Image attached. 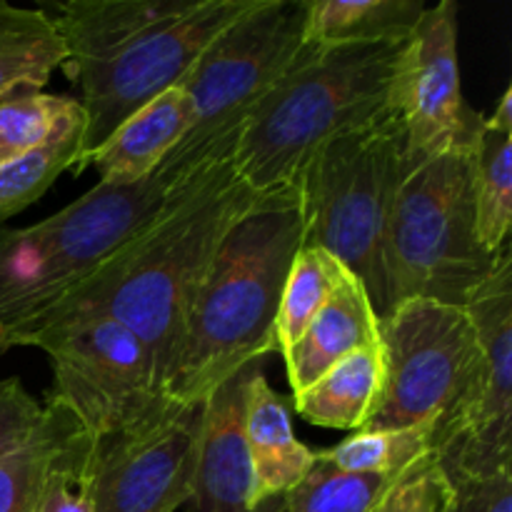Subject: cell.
<instances>
[{
  "label": "cell",
  "instance_id": "1",
  "mask_svg": "<svg viewBox=\"0 0 512 512\" xmlns=\"http://www.w3.org/2000/svg\"><path fill=\"white\" fill-rule=\"evenodd\" d=\"M260 198L263 193L238 178L233 158L178 185L133 243L60 300L28 333L78 315L118 320L145 345L165 393L195 293L225 235ZM28 333L20 335L18 345Z\"/></svg>",
  "mask_w": 512,
  "mask_h": 512
},
{
  "label": "cell",
  "instance_id": "2",
  "mask_svg": "<svg viewBox=\"0 0 512 512\" xmlns=\"http://www.w3.org/2000/svg\"><path fill=\"white\" fill-rule=\"evenodd\" d=\"M260 0H68L43 10L65 43L85 113L75 175L123 120L183 85L200 55Z\"/></svg>",
  "mask_w": 512,
  "mask_h": 512
},
{
  "label": "cell",
  "instance_id": "3",
  "mask_svg": "<svg viewBox=\"0 0 512 512\" xmlns=\"http://www.w3.org/2000/svg\"><path fill=\"white\" fill-rule=\"evenodd\" d=\"M305 245L298 183L263 193L220 243L185 320L165 395L193 405L275 350L280 295Z\"/></svg>",
  "mask_w": 512,
  "mask_h": 512
},
{
  "label": "cell",
  "instance_id": "4",
  "mask_svg": "<svg viewBox=\"0 0 512 512\" xmlns=\"http://www.w3.org/2000/svg\"><path fill=\"white\" fill-rule=\"evenodd\" d=\"M405 43L308 40L245 123L233 153L238 178L255 193L283 188L325 143L398 115L395 80Z\"/></svg>",
  "mask_w": 512,
  "mask_h": 512
},
{
  "label": "cell",
  "instance_id": "5",
  "mask_svg": "<svg viewBox=\"0 0 512 512\" xmlns=\"http://www.w3.org/2000/svg\"><path fill=\"white\" fill-rule=\"evenodd\" d=\"M310 0H260L205 48L183 80L190 128L153 175L175 190L233 158L250 115L308 43Z\"/></svg>",
  "mask_w": 512,
  "mask_h": 512
},
{
  "label": "cell",
  "instance_id": "6",
  "mask_svg": "<svg viewBox=\"0 0 512 512\" xmlns=\"http://www.w3.org/2000/svg\"><path fill=\"white\" fill-rule=\"evenodd\" d=\"M498 258L475 225V148L408 160L385 240L390 310L415 298L463 308Z\"/></svg>",
  "mask_w": 512,
  "mask_h": 512
},
{
  "label": "cell",
  "instance_id": "7",
  "mask_svg": "<svg viewBox=\"0 0 512 512\" xmlns=\"http://www.w3.org/2000/svg\"><path fill=\"white\" fill-rule=\"evenodd\" d=\"M408 170L405 128L398 115L325 143L298 178L305 213V245L338 258L368 290L378 320L390 313V210Z\"/></svg>",
  "mask_w": 512,
  "mask_h": 512
},
{
  "label": "cell",
  "instance_id": "8",
  "mask_svg": "<svg viewBox=\"0 0 512 512\" xmlns=\"http://www.w3.org/2000/svg\"><path fill=\"white\" fill-rule=\"evenodd\" d=\"M20 345L50 358L53 393L93 440L125 433L168 408L153 360L123 323L105 315H78L43 325Z\"/></svg>",
  "mask_w": 512,
  "mask_h": 512
},
{
  "label": "cell",
  "instance_id": "9",
  "mask_svg": "<svg viewBox=\"0 0 512 512\" xmlns=\"http://www.w3.org/2000/svg\"><path fill=\"white\" fill-rule=\"evenodd\" d=\"M478 363L458 403L435 423L430 450L448 480L512 473V245L465 300Z\"/></svg>",
  "mask_w": 512,
  "mask_h": 512
},
{
  "label": "cell",
  "instance_id": "10",
  "mask_svg": "<svg viewBox=\"0 0 512 512\" xmlns=\"http://www.w3.org/2000/svg\"><path fill=\"white\" fill-rule=\"evenodd\" d=\"M378 335L383 388L360 430L435 428L460 400L478 363V335L468 310L438 300H405L378 320Z\"/></svg>",
  "mask_w": 512,
  "mask_h": 512
},
{
  "label": "cell",
  "instance_id": "11",
  "mask_svg": "<svg viewBox=\"0 0 512 512\" xmlns=\"http://www.w3.org/2000/svg\"><path fill=\"white\" fill-rule=\"evenodd\" d=\"M208 400L95 440L93 512H175L193 495Z\"/></svg>",
  "mask_w": 512,
  "mask_h": 512
},
{
  "label": "cell",
  "instance_id": "12",
  "mask_svg": "<svg viewBox=\"0 0 512 512\" xmlns=\"http://www.w3.org/2000/svg\"><path fill=\"white\" fill-rule=\"evenodd\" d=\"M395 113L405 128L408 160L475 148L485 115L463 98L458 63V5L425 8L403 50L395 80Z\"/></svg>",
  "mask_w": 512,
  "mask_h": 512
},
{
  "label": "cell",
  "instance_id": "13",
  "mask_svg": "<svg viewBox=\"0 0 512 512\" xmlns=\"http://www.w3.org/2000/svg\"><path fill=\"white\" fill-rule=\"evenodd\" d=\"M258 365V363H255ZM255 365L208 395L198 468L188 512H273L285 498L255 503V480L245 445V388Z\"/></svg>",
  "mask_w": 512,
  "mask_h": 512
},
{
  "label": "cell",
  "instance_id": "14",
  "mask_svg": "<svg viewBox=\"0 0 512 512\" xmlns=\"http://www.w3.org/2000/svg\"><path fill=\"white\" fill-rule=\"evenodd\" d=\"M370 345H380L378 315L365 285L345 270L328 303L283 355L293 395L313 385L343 358Z\"/></svg>",
  "mask_w": 512,
  "mask_h": 512
},
{
  "label": "cell",
  "instance_id": "15",
  "mask_svg": "<svg viewBox=\"0 0 512 512\" xmlns=\"http://www.w3.org/2000/svg\"><path fill=\"white\" fill-rule=\"evenodd\" d=\"M190 115L193 110L183 85L165 90L123 120L113 135L90 153L85 168L98 170L100 183L105 185H133L150 178L188 133Z\"/></svg>",
  "mask_w": 512,
  "mask_h": 512
},
{
  "label": "cell",
  "instance_id": "16",
  "mask_svg": "<svg viewBox=\"0 0 512 512\" xmlns=\"http://www.w3.org/2000/svg\"><path fill=\"white\" fill-rule=\"evenodd\" d=\"M245 445L253 465L258 505L285 498L315 463V450L295 438L288 403L270 388L258 365L245 388Z\"/></svg>",
  "mask_w": 512,
  "mask_h": 512
},
{
  "label": "cell",
  "instance_id": "17",
  "mask_svg": "<svg viewBox=\"0 0 512 512\" xmlns=\"http://www.w3.org/2000/svg\"><path fill=\"white\" fill-rule=\"evenodd\" d=\"M70 290L43 225L0 228V328L15 330V345Z\"/></svg>",
  "mask_w": 512,
  "mask_h": 512
},
{
  "label": "cell",
  "instance_id": "18",
  "mask_svg": "<svg viewBox=\"0 0 512 512\" xmlns=\"http://www.w3.org/2000/svg\"><path fill=\"white\" fill-rule=\"evenodd\" d=\"M383 388L380 345L358 350L320 375L313 385L293 395L300 418L320 428L360 430L373 413Z\"/></svg>",
  "mask_w": 512,
  "mask_h": 512
},
{
  "label": "cell",
  "instance_id": "19",
  "mask_svg": "<svg viewBox=\"0 0 512 512\" xmlns=\"http://www.w3.org/2000/svg\"><path fill=\"white\" fill-rule=\"evenodd\" d=\"M475 225L488 253L498 255L510 243L512 228V88L485 115L475 145Z\"/></svg>",
  "mask_w": 512,
  "mask_h": 512
},
{
  "label": "cell",
  "instance_id": "20",
  "mask_svg": "<svg viewBox=\"0 0 512 512\" xmlns=\"http://www.w3.org/2000/svg\"><path fill=\"white\" fill-rule=\"evenodd\" d=\"M63 60L65 43L43 8H15L0 0V103L40 93Z\"/></svg>",
  "mask_w": 512,
  "mask_h": 512
},
{
  "label": "cell",
  "instance_id": "21",
  "mask_svg": "<svg viewBox=\"0 0 512 512\" xmlns=\"http://www.w3.org/2000/svg\"><path fill=\"white\" fill-rule=\"evenodd\" d=\"M423 0H310L308 40L318 45L403 43L418 28Z\"/></svg>",
  "mask_w": 512,
  "mask_h": 512
},
{
  "label": "cell",
  "instance_id": "22",
  "mask_svg": "<svg viewBox=\"0 0 512 512\" xmlns=\"http://www.w3.org/2000/svg\"><path fill=\"white\" fill-rule=\"evenodd\" d=\"M83 130L85 113L78 103V108L65 115L48 145L18 160L0 163V225L33 205L65 170L75 173Z\"/></svg>",
  "mask_w": 512,
  "mask_h": 512
},
{
  "label": "cell",
  "instance_id": "23",
  "mask_svg": "<svg viewBox=\"0 0 512 512\" xmlns=\"http://www.w3.org/2000/svg\"><path fill=\"white\" fill-rule=\"evenodd\" d=\"M78 430V420L63 405L48 400L43 423L33 438L0 463V512L38 510L50 465Z\"/></svg>",
  "mask_w": 512,
  "mask_h": 512
},
{
  "label": "cell",
  "instance_id": "24",
  "mask_svg": "<svg viewBox=\"0 0 512 512\" xmlns=\"http://www.w3.org/2000/svg\"><path fill=\"white\" fill-rule=\"evenodd\" d=\"M345 270L348 268L325 250L313 248V245L300 248L288 280H285L278 318H275V350L278 353L285 355L290 345L298 343L310 320L328 303Z\"/></svg>",
  "mask_w": 512,
  "mask_h": 512
},
{
  "label": "cell",
  "instance_id": "25",
  "mask_svg": "<svg viewBox=\"0 0 512 512\" xmlns=\"http://www.w3.org/2000/svg\"><path fill=\"white\" fill-rule=\"evenodd\" d=\"M395 475L345 473L315 450V463L285 495L283 512H375Z\"/></svg>",
  "mask_w": 512,
  "mask_h": 512
},
{
  "label": "cell",
  "instance_id": "26",
  "mask_svg": "<svg viewBox=\"0 0 512 512\" xmlns=\"http://www.w3.org/2000/svg\"><path fill=\"white\" fill-rule=\"evenodd\" d=\"M433 425L408 430H355L335 448L320 450L345 473L398 475L430 453Z\"/></svg>",
  "mask_w": 512,
  "mask_h": 512
},
{
  "label": "cell",
  "instance_id": "27",
  "mask_svg": "<svg viewBox=\"0 0 512 512\" xmlns=\"http://www.w3.org/2000/svg\"><path fill=\"white\" fill-rule=\"evenodd\" d=\"M78 98L50 93H23L0 103V163L40 150L53 140Z\"/></svg>",
  "mask_w": 512,
  "mask_h": 512
},
{
  "label": "cell",
  "instance_id": "28",
  "mask_svg": "<svg viewBox=\"0 0 512 512\" xmlns=\"http://www.w3.org/2000/svg\"><path fill=\"white\" fill-rule=\"evenodd\" d=\"M95 440L83 428L60 448L35 512H93Z\"/></svg>",
  "mask_w": 512,
  "mask_h": 512
},
{
  "label": "cell",
  "instance_id": "29",
  "mask_svg": "<svg viewBox=\"0 0 512 512\" xmlns=\"http://www.w3.org/2000/svg\"><path fill=\"white\" fill-rule=\"evenodd\" d=\"M453 485L435 460L433 450L390 480L375 512H445Z\"/></svg>",
  "mask_w": 512,
  "mask_h": 512
},
{
  "label": "cell",
  "instance_id": "30",
  "mask_svg": "<svg viewBox=\"0 0 512 512\" xmlns=\"http://www.w3.org/2000/svg\"><path fill=\"white\" fill-rule=\"evenodd\" d=\"M43 415L45 405L25 390L20 378L0 380V463L33 438Z\"/></svg>",
  "mask_w": 512,
  "mask_h": 512
},
{
  "label": "cell",
  "instance_id": "31",
  "mask_svg": "<svg viewBox=\"0 0 512 512\" xmlns=\"http://www.w3.org/2000/svg\"><path fill=\"white\" fill-rule=\"evenodd\" d=\"M453 500L445 512H512V473L488 478H453Z\"/></svg>",
  "mask_w": 512,
  "mask_h": 512
},
{
  "label": "cell",
  "instance_id": "32",
  "mask_svg": "<svg viewBox=\"0 0 512 512\" xmlns=\"http://www.w3.org/2000/svg\"><path fill=\"white\" fill-rule=\"evenodd\" d=\"M10 348H18V345H15V330L0 328V355L8 353Z\"/></svg>",
  "mask_w": 512,
  "mask_h": 512
},
{
  "label": "cell",
  "instance_id": "33",
  "mask_svg": "<svg viewBox=\"0 0 512 512\" xmlns=\"http://www.w3.org/2000/svg\"><path fill=\"white\" fill-rule=\"evenodd\" d=\"M273 512H283V505H280V508H278V510H273Z\"/></svg>",
  "mask_w": 512,
  "mask_h": 512
}]
</instances>
